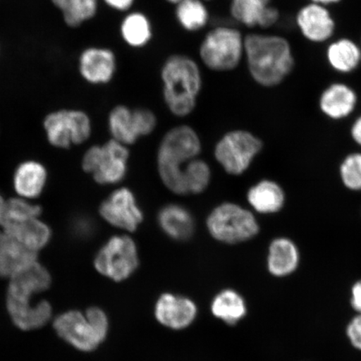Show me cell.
<instances>
[{"label":"cell","mask_w":361,"mask_h":361,"mask_svg":"<svg viewBox=\"0 0 361 361\" xmlns=\"http://www.w3.org/2000/svg\"><path fill=\"white\" fill-rule=\"evenodd\" d=\"M7 291V310L13 322L23 331H32L44 326L51 317L49 302L31 303L36 293L48 290L51 283L48 270L37 260L25 266L10 279Z\"/></svg>","instance_id":"obj_1"},{"label":"cell","mask_w":361,"mask_h":361,"mask_svg":"<svg viewBox=\"0 0 361 361\" xmlns=\"http://www.w3.org/2000/svg\"><path fill=\"white\" fill-rule=\"evenodd\" d=\"M162 99L175 116L191 115L197 106L203 88L202 66L185 53H173L160 68Z\"/></svg>","instance_id":"obj_2"},{"label":"cell","mask_w":361,"mask_h":361,"mask_svg":"<svg viewBox=\"0 0 361 361\" xmlns=\"http://www.w3.org/2000/svg\"><path fill=\"white\" fill-rule=\"evenodd\" d=\"M245 61L250 78L264 87L281 84L295 65L286 39L261 33L245 35Z\"/></svg>","instance_id":"obj_3"},{"label":"cell","mask_w":361,"mask_h":361,"mask_svg":"<svg viewBox=\"0 0 361 361\" xmlns=\"http://www.w3.org/2000/svg\"><path fill=\"white\" fill-rule=\"evenodd\" d=\"M202 142L191 126L180 125L164 135L158 147L157 164L161 183L177 195H186L184 170L192 160L200 157Z\"/></svg>","instance_id":"obj_4"},{"label":"cell","mask_w":361,"mask_h":361,"mask_svg":"<svg viewBox=\"0 0 361 361\" xmlns=\"http://www.w3.org/2000/svg\"><path fill=\"white\" fill-rule=\"evenodd\" d=\"M245 35L236 26L219 25L207 31L197 48L198 61L215 73L236 71L245 61Z\"/></svg>","instance_id":"obj_5"},{"label":"cell","mask_w":361,"mask_h":361,"mask_svg":"<svg viewBox=\"0 0 361 361\" xmlns=\"http://www.w3.org/2000/svg\"><path fill=\"white\" fill-rule=\"evenodd\" d=\"M206 227L216 241L229 245L250 241L260 230L252 211L231 202L214 207L206 219Z\"/></svg>","instance_id":"obj_6"},{"label":"cell","mask_w":361,"mask_h":361,"mask_svg":"<svg viewBox=\"0 0 361 361\" xmlns=\"http://www.w3.org/2000/svg\"><path fill=\"white\" fill-rule=\"evenodd\" d=\"M107 316L97 307L90 308L84 315L79 311H69L55 320L54 327L63 340L81 351H92L105 341L108 332Z\"/></svg>","instance_id":"obj_7"},{"label":"cell","mask_w":361,"mask_h":361,"mask_svg":"<svg viewBox=\"0 0 361 361\" xmlns=\"http://www.w3.org/2000/svg\"><path fill=\"white\" fill-rule=\"evenodd\" d=\"M263 148L261 140L245 130H233L216 143L214 157L229 175L246 173Z\"/></svg>","instance_id":"obj_8"},{"label":"cell","mask_w":361,"mask_h":361,"mask_svg":"<svg viewBox=\"0 0 361 361\" xmlns=\"http://www.w3.org/2000/svg\"><path fill=\"white\" fill-rule=\"evenodd\" d=\"M129 157L128 147L111 139L102 146L90 147L82 166L99 184H117L128 174Z\"/></svg>","instance_id":"obj_9"},{"label":"cell","mask_w":361,"mask_h":361,"mask_svg":"<svg viewBox=\"0 0 361 361\" xmlns=\"http://www.w3.org/2000/svg\"><path fill=\"white\" fill-rule=\"evenodd\" d=\"M137 243L128 233L111 237L94 258V268L113 281H126L139 267Z\"/></svg>","instance_id":"obj_10"},{"label":"cell","mask_w":361,"mask_h":361,"mask_svg":"<svg viewBox=\"0 0 361 361\" xmlns=\"http://www.w3.org/2000/svg\"><path fill=\"white\" fill-rule=\"evenodd\" d=\"M49 142L53 146L68 148L71 144L87 141L92 133V125L85 113L61 111L49 115L44 121Z\"/></svg>","instance_id":"obj_11"},{"label":"cell","mask_w":361,"mask_h":361,"mask_svg":"<svg viewBox=\"0 0 361 361\" xmlns=\"http://www.w3.org/2000/svg\"><path fill=\"white\" fill-rule=\"evenodd\" d=\"M99 213L108 224L128 233L137 231L144 221V213L134 192L128 188L113 192L102 202Z\"/></svg>","instance_id":"obj_12"},{"label":"cell","mask_w":361,"mask_h":361,"mask_svg":"<svg viewBox=\"0 0 361 361\" xmlns=\"http://www.w3.org/2000/svg\"><path fill=\"white\" fill-rule=\"evenodd\" d=\"M271 0H230L229 15L237 24L248 28L267 29L279 19V12Z\"/></svg>","instance_id":"obj_13"},{"label":"cell","mask_w":361,"mask_h":361,"mask_svg":"<svg viewBox=\"0 0 361 361\" xmlns=\"http://www.w3.org/2000/svg\"><path fill=\"white\" fill-rule=\"evenodd\" d=\"M117 58L112 49L106 47H90L80 59V71L85 80L94 85L111 82L116 74Z\"/></svg>","instance_id":"obj_14"},{"label":"cell","mask_w":361,"mask_h":361,"mask_svg":"<svg viewBox=\"0 0 361 361\" xmlns=\"http://www.w3.org/2000/svg\"><path fill=\"white\" fill-rule=\"evenodd\" d=\"M197 313V306L191 300L171 293L160 296L155 306L157 322L173 329H183L190 326Z\"/></svg>","instance_id":"obj_15"},{"label":"cell","mask_w":361,"mask_h":361,"mask_svg":"<svg viewBox=\"0 0 361 361\" xmlns=\"http://www.w3.org/2000/svg\"><path fill=\"white\" fill-rule=\"evenodd\" d=\"M297 25L307 39L317 43L331 38L335 30V22L327 8L314 3L298 13Z\"/></svg>","instance_id":"obj_16"},{"label":"cell","mask_w":361,"mask_h":361,"mask_svg":"<svg viewBox=\"0 0 361 361\" xmlns=\"http://www.w3.org/2000/svg\"><path fill=\"white\" fill-rule=\"evenodd\" d=\"M157 224L166 236L175 241H187L195 231V220L187 207L169 203L157 214Z\"/></svg>","instance_id":"obj_17"},{"label":"cell","mask_w":361,"mask_h":361,"mask_svg":"<svg viewBox=\"0 0 361 361\" xmlns=\"http://www.w3.org/2000/svg\"><path fill=\"white\" fill-rule=\"evenodd\" d=\"M299 248L292 239L279 237L270 243L267 256L269 272L275 277H286L299 267Z\"/></svg>","instance_id":"obj_18"},{"label":"cell","mask_w":361,"mask_h":361,"mask_svg":"<svg viewBox=\"0 0 361 361\" xmlns=\"http://www.w3.org/2000/svg\"><path fill=\"white\" fill-rule=\"evenodd\" d=\"M119 31L126 47L134 49L146 48L154 36V27L150 17L141 11L126 13L121 21Z\"/></svg>","instance_id":"obj_19"},{"label":"cell","mask_w":361,"mask_h":361,"mask_svg":"<svg viewBox=\"0 0 361 361\" xmlns=\"http://www.w3.org/2000/svg\"><path fill=\"white\" fill-rule=\"evenodd\" d=\"M286 197L283 188L273 180L264 179L252 185L247 192L252 209L260 214H274L281 211Z\"/></svg>","instance_id":"obj_20"},{"label":"cell","mask_w":361,"mask_h":361,"mask_svg":"<svg viewBox=\"0 0 361 361\" xmlns=\"http://www.w3.org/2000/svg\"><path fill=\"white\" fill-rule=\"evenodd\" d=\"M356 104L357 96L355 90L342 83L329 85L319 99L320 110L332 120H342L350 116Z\"/></svg>","instance_id":"obj_21"},{"label":"cell","mask_w":361,"mask_h":361,"mask_svg":"<svg viewBox=\"0 0 361 361\" xmlns=\"http://www.w3.org/2000/svg\"><path fill=\"white\" fill-rule=\"evenodd\" d=\"M37 260V252L29 250L4 231L0 232V278H11Z\"/></svg>","instance_id":"obj_22"},{"label":"cell","mask_w":361,"mask_h":361,"mask_svg":"<svg viewBox=\"0 0 361 361\" xmlns=\"http://www.w3.org/2000/svg\"><path fill=\"white\" fill-rule=\"evenodd\" d=\"M2 227L4 233L35 252L47 245L51 237V229L38 218L6 224Z\"/></svg>","instance_id":"obj_23"},{"label":"cell","mask_w":361,"mask_h":361,"mask_svg":"<svg viewBox=\"0 0 361 361\" xmlns=\"http://www.w3.org/2000/svg\"><path fill=\"white\" fill-rule=\"evenodd\" d=\"M108 126L112 139L125 146L133 145L142 138L135 108L116 106L108 117Z\"/></svg>","instance_id":"obj_24"},{"label":"cell","mask_w":361,"mask_h":361,"mask_svg":"<svg viewBox=\"0 0 361 361\" xmlns=\"http://www.w3.org/2000/svg\"><path fill=\"white\" fill-rule=\"evenodd\" d=\"M174 6L176 22L185 32H200L209 25L211 13L205 0H183Z\"/></svg>","instance_id":"obj_25"},{"label":"cell","mask_w":361,"mask_h":361,"mask_svg":"<svg viewBox=\"0 0 361 361\" xmlns=\"http://www.w3.org/2000/svg\"><path fill=\"white\" fill-rule=\"evenodd\" d=\"M47 182V171L44 166L35 161L22 164L16 171V190L20 196L34 198L42 193Z\"/></svg>","instance_id":"obj_26"},{"label":"cell","mask_w":361,"mask_h":361,"mask_svg":"<svg viewBox=\"0 0 361 361\" xmlns=\"http://www.w3.org/2000/svg\"><path fill=\"white\" fill-rule=\"evenodd\" d=\"M211 310L215 317L230 326L240 322L247 314L245 300L232 290H225L218 293L212 302Z\"/></svg>","instance_id":"obj_27"},{"label":"cell","mask_w":361,"mask_h":361,"mask_svg":"<svg viewBox=\"0 0 361 361\" xmlns=\"http://www.w3.org/2000/svg\"><path fill=\"white\" fill-rule=\"evenodd\" d=\"M327 58L333 69L341 73H349L360 65L361 49L349 39H338L329 45Z\"/></svg>","instance_id":"obj_28"},{"label":"cell","mask_w":361,"mask_h":361,"mask_svg":"<svg viewBox=\"0 0 361 361\" xmlns=\"http://www.w3.org/2000/svg\"><path fill=\"white\" fill-rule=\"evenodd\" d=\"M212 180L209 164L200 157L192 160L184 170L183 182L186 195H195L205 192Z\"/></svg>","instance_id":"obj_29"},{"label":"cell","mask_w":361,"mask_h":361,"mask_svg":"<svg viewBox=\"0 0 361 361\" xmlns=\"http://www.w3.org/2000/svg\"><path fill=\"white\" fill-rule=\"evenodd\" d=\"M64 13L65 20L71 26H78L96 16L98 0H53Z\"/></svg>","instance_id":"obj_30"},{"label":"cell","mask_w":361,"mask_h":361,"mask_svg":"<svg viewBox=\"0 0 361 361\" xmlns=\"http://www.w3.org/2000/svg\"><path fill=\"white\" fill-rule=\"evenodd\" d=\"M40 214H42V207L39 206L30 204L24 200L13 198L4 202L1 214H0V225L39 218Z\"/></svg>","instance_id":"obj_31"},{"label":"cell","mask_w":361,"mask_h":361,"mask_svg":"<svg viewBox=\"0 0 361 361\" xmlns=\"http://www.w3.org/2000/svg\"><path fill=\"white\" fill-rule=\"evenodd\" d=\"M343 184L349 190L361 191V152L347 155L340 166Z\"/></svg>","instance_id":"obj_32"},{"label":"cell","mask_w":361,"mask_h":361,"mask_svg":"<svg viewBox=\"0 0 361 361\" xmlns=\"http://www.w3.org/2000/svg\"><path fill=\"white\" fill-rule=\"evenodd\" d=\"M347 336L355 349L361 350V314L351 320L347 327Z\"/></svg>","instance_id":"obj_33"},{"label":"cell","mask_w":361,"mask_h":361,"mask_svg":"<svg viewBox=\"0 0 361 361\" xmlns=\"http://www.w3.org/2000/svg\"><path fill=\"white\" fill-rule=\"evenodd\" d=\"M103 1L111 10L126 13L133 10L137 0H103Z\"/></svg>","instance_id":"obj_34"},{"label":"cell","mask_w":361,"mask_h":361,"mask_svg":"<svg viewBox=\"0 0 361 361\" xmlns=\"http://www.w3.org/2000/svg\"><path fill=\"white\" fill-rule=\"evenodd\" d=\"M350 302L353 309L361 314V279L352 287Z\"/></svg>","instance_id":"obj_35"},{"label":"cell","mask_w":361,"mask_h":361,"mask_svg":"<svg viewBox=\"0 0 361 361\" xmlns=\"http://www.w3.org/2000/svg\"><path fill=\"white\" fill-rule=\"evenodd\" d=\"M350 135L353 141L357 144L358 146L361 147V116L352 124Z\"/></svg>","instance_id":"obj_36"},{"label":"cell","mask_w":361,"mask_h":361,"mask_svg":"<svg viewBox=\"0 0 361 361\" xmlns=\"http://www.w3.org/2000/svg\"><path fill=\"white\" fill-rule=\"evenodd\" d=\"M313 3L320 4V6H326V4H331L340 2L341 0H312Z\"/></svg>","instance_id":"obj_37"},{"label":"cell","mask_w":361,"mask_h":361,"mask_svg":"<svg viewBox=\"0 0 361 361\" xmlns=\"http://www.w3.org/2000/svg\"><path fill=\"white\" fill-rule=\"evenodd\" d=\"M165 2L169 3L171 4V6H175V4H177L178 3L183 1V0H164Z\"/></svg>","instance_id":"obj_38"},{"label":"cell","mask_w":361,"mask_h":361,"mask_svg":"<svg viewBox=\"0 0 361 361\" xmlns=\"http://www.w3.org/2000/svg\"><path fill=\"white\" fill-rule=\"evenodd\" d=\"M4 202H6V201H4L3 197L1 196H0V214H1V211L3 209Z\"/></svg>","instance_id":"obj_39"},{"label":"cell","mask_w":361,"mask_h":361,"mask_svg":"<svg viewBox=\"0 0 361 361\" xmlns=\"http://www.w3.org/2000/svg\"><path fill=\"white\" fill-rule=\"evenodd\" d=\"M205 1L209 3V2L213 1V0H205Z\"/></svg>","instance_id":"obj_40"}]
</instances>
